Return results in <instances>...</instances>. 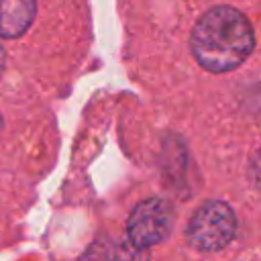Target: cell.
Here are the masks:
<instances>
[{"mask_svg":"<svg viewBox=\"0 0 261 261\" xmlns=\"http://www.w3.org/2000/svg\"><path fill=\"white\" fill-rule=\"evenodd\" d=\"M257 167H259V184H261V157H259V165Z\"/></svg>","mask_w":261,"mask_h":261,"instance_id":"obj_6","label":"cell"},{"mask_svg":"<svg viewBox=\"0 0 261 261\" xmlns=\"http://www.w3.org/2000/svg\"><path fill=\"white\" fill-rule=\"evenodd\" d=\"M190 45L204 69L222 73L239 67L249 57L253 29L237 8L216 6L196 22Z\"/></svg>","mask_w":261,"mask_h":261,"instance_id":"obj_1","label":"cell"},{"mask_svg":"<svg viewBox=\"0 0 261 261\" xmlns=\"http://www.w3.org/2000/svg\"><path fill=\"white\" fill-rule=\"evenodd\" d=\"M35 0H0V37L22 35L35 18Z\"/></svg>","mask_w":261,"mask_h":261,"instance_id":"obj_4","label":"cell"},{"mask_svg":"<svg viewBox=\"0 0 261 261\" xmlns=\"http://www.w3.org/2000/svg\"><path fill=\"white\" fill-rule=\"evenodd\" d=\"M173 224V208L163 198H149L137 204L128 218V239L133 247L147 249L163 241Z\"/></svg>","mask_w":261,"mask_h":261,"instance_id":"obj_3","label":"cell"},{"mask_svg":"<svg viewBox=\"0 0 261 261\" xmlns=\"http://www.w3.org/2000/svg\"><path fill=\"white\" fill-rule=\"evenodd\" d=\"M0 130H2V118H0Z\"/></svg>","mask_w":261,"mask_h":261,"instance_id":"obj_7","label":"cell"},{"mask_svg":"<svg viewBox=\"0 0 261 261\" xmlns=\"http://www.w3.org/2000/svg\"><path fill=\"white\" fill-rule=\"evenodd\" d=\"M4 49H2V45H0V73H2V69H4Z\"/></svg>","mask_w":261,"mask_h":261,"instance_id":"obj_5","label":"cell"},{"mask_svg":"<svg viewBox=\"0 0 261 261\" xmlns=\"http://www.w3.org/2000/svg\"><path fill=\"white\" fill-rule=\"evenodd\" d=\"M237 230V218L230 206L224 202L202 204L188 222L186 237L190 245L202 253H212L224 249Z\"/></svg>","mask_w":261,"mask_h":261,"instance_id":"obj_2","label":"cell"}]
</instances>
